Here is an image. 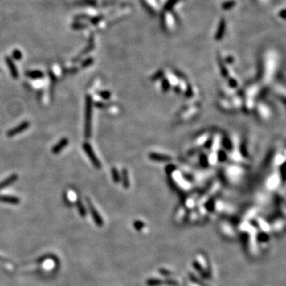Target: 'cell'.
Segmentation results:
<instances>
[{"label": "cell", "mask_w": 286, "mask_h": 286, "mask_svg": "<svg viewBox=\"0 0 286 286\" xmlns=\"http://www.w3.org/2000/svg\"><path fill=\"white\" fill-rule=\"evenodd\" d=\"M0 261H4V262H6V260L3 259V258H2V257H0Z\"/></svg>", "instance_id": "cell-24"}, {"label": "cell", "mask_w": 286, "mask_h": 286, "mask_svg": "<svg viewBox=\"0 0 286 286\" xmlns=\"http://www.w3.org/2000/svg\"><path fill=\"white\" fill-rule=\"evenodd\" d=\"M95 106H96L97 108H100V109H105L106 107H108V105L104 103H102V102H97L96 104H95Z\"/></svg>", "instance_id": "cell-21"}, {"label": "cell", "mask_w": 286, "mask_h": 286, "mask_svg": "<svg viewBox=\"0 0 286 286\" xmlns=\"http://www.w3.org/2000/svg\"><path fill=\"white\" fill-rule=\"evenodd\" d=\"M12 57H13V59L16 60H20L22 57V53H21V51L18 50V49H14V50L12 52Z\"/></svg>", "instance_id": "cell-16"}, {"label": "cell", "mask_w": 286, "mask_h": 286, "mask_svg": "<svg viewBox=\"0 0 286 286\" xmlns=\"http://www.w3.org/2000/svg\"><path fill=\"white\" fill-rule=\"evenodd\" d=\"M122 181L125 188H129L130 182H129L128 173H127V170H125V169H123L122 171Z\"/></svg>", "instance_id": "cell-11"}, {"label": "cell", "mask_w": 286, "mask_h": 286, "mask_svg": "<svg viewBox=\"0 0 286 286\" xmlns=\"http://www.w3.org/2000/svg\"><path fill=\"white\" fill-rule=\"evenodd\" d=\"M102 18H103V16H98V17L92 18V19H90V21L92 24H97Z\"/></svg>", "instance_id": "cell-22"}, {"label": "cell", "mask_w": 286, "mask_h": 286, "mask_svg": "<svg viewBox=\"0 0 286 286\" xmlns=\"http://www.w3.org/2000/svg\"><path fill=\"white\" fill-rule=\"evenodd\" d=\"M83 149H84L87 156L88 157L89 160H90L91 162L92 163L94 167L96 168V169H100L102 166L101 163H100L98 157H96V155L95 154V153H94V151H93V149H92V145H91L89 143L84 142L83 144Z\"/></svg>", "instance_id": "cell-2"}, {"label": "cell", "mask_w": 286, "mask_h": 286, "mask_svg": "<svg viewBox=\"0 0 286 286\" xmlns=\"http://www.w3.org/2000/svg\"><path fill=\"white\" fill-rule=\"evenodd\" d=\"M86 202L87 203H88V208L89 210H90L91 214H92V216L97 226L102 227L104 225V220H103V219L100 216V214H99L96 208L94 207V205H93V203H92V201L89 200L88 198H86Z\"/></svg>", "instance_id": "cell-3"}, {"label": "cell", "mask_w": 286, "mask_h": 286, "mask_svg": "<svg viewBox=\"0 0 286 286\" xmlns=\"http://www.w3.org/2000/svg\"><path fill=\"white\" fill-rule=\"evenodd\" d=\"M0 202L10 203V204H13V205H18L20 203V199L16 197V196L0 195Z\"/></svg>", "instance_id": "cell-9"}, {"label": "cell", "mask_w": 286, "mask_h": 286, "mask_svg": "<svg viewBox=\"0 0 286 286\" xmlns=\"http://www.w3.org/2000/svg\"><path fill=\"white\" fill-rule=\"evenodd\" d=\"M93 62H94V60H93V58H92V57H88V58L85 59V60H84L83 62H82V64H81V67H82V68H88V67H89V66L92 65V64H93Z\"/></svg>", "instance_id": "cell-15"}, {"label": "cell", "mask_w": 286, "mask_h": 286, "mask_svg": "<svg viewBox=\"0 0 286 286\" xmlns=\"http://www.w3.org/2000/svg\"><path fill=\"white\" fill-rule=\"evenodd\" d=\"M92 98L90 95H87L85 98V116H84V137L90 138L92 136Z\"/></svg>", "instance_id": "cell-1"}, {"label": "cell", "mask_w": 286, "mask_h": 286, "mask_svg": "<svg viewBox=\"0 0 286 286\" xmlns=\"http://www.w3.org/2000/svg\"><path fill=\"white\" fill-rule=\"evenodd\" d=\"M26 76L30 79H40L44 76V74L42 72L39 70H34V71H27L25 72Z\"/></svg>", "instance_id": "cell-10"}, {"label": "cell", "mask_w": 286, "mask_h": 286, "mask_svg": "<svg viewBox=\"0 0 286 286\" xmlns=\"http://www.w3.org/2000/svg\"><path fill=\"white\" fill-rule=\"evenodd\" d=\"M68 144V139L67 137H63L52 148V153L53 154H58L60 151L64 149Z\"/></svg>", "instance_id": "cell-7"}, {"label": "cell", "mask_w": 286, "mask_h": 286, "mask_svg": "<svg viewBox=\"0 0 286 286\" xmlns=\"http://www.w3.org/2000/svg\"><path fill=\"white\" fill-rule=\"evenodd\" d=\"M93 49H94V40H93V37L92 36L90 38V40H89L88 45H87V47L85 48L84 50L81 51V53H80L79 54L72 60V61H73V62H77V61H79L84 56H85L86 54L90 53L91 51Z\"/></svg>", "instance_id": "cell-5"}, {"label": "cell", "mask_w": 286, "mask_h": 286, "mask_svg": "<svg viewBox=\"0 0 286 286\" xmlns=\"http://www.w3.org/2000/svg\"><path fill=\"white\" fill-rule=\"evenodd\" d=\"M96 3V0H81L77 2V4L80 5H92V6H94Z\"/></svg>", "instance_id": "cell-19"}, {"label": "cell", "mask_w": 286, "mask_h": 286, "mask_svg": "<svg viewBox=\"0 0 286 286\" xmlns=\"http://www.w3.org/2000/svg\"><path fill=\"white\" fill-rule=\"evenodd\" d=\"M78 71H79V69H78L77 68L73 67V68H64V69H63L62 72L64 75H68V74L76 73V72H78Z\"/></svg>", "instance_id": "cell-17"}, {"label": "cell", "mask_w": 286, "mask_h": 286, "mask_svg": "<svg viewBox=\"0 0 286 286\" xmlns=\"http://www.w3.org/2000/svg\"><path fill=\"white\" fill-rule=\"evenodd\" d=\"M111 175H112L114 182L119 183L120 181V176H119V173L116 168L114 167L111 169Z\"/></svg>", "instance_id": "cell-14"}, {"label": "cell", "mask_w": 286, "mask_h": 286, "mask_svg": "<svg viewBox=\"0 0 286 286\" xmlns=\"http://www.w3.org/2000/svg\"><path fill=\"white\" fill-rule=\"evenodd\" d=\"M18 179V174H15V173L8 177L7 178L4 179L3 181L0 182V190H2V188H5L6 187L10 186V185H12L13 183H14L15 181H17Z\"/></svg>", "instance_id": "cell-8"}, {"label": "cell", "mask_w": 286, "mask_h": 286, "mask_svg": "<svg viewBox=\"0 0 286 286\" xmlns=\"http://www.w3.org/2000/svg\"><path fill=\"white\" fill-rule=\"evenodd\" d=\"M87 25L81 24V23H73L72 24V28L74 30H82V29L87 28Z\"/></svg>", "instance_id": "cell-20"}, {"label": "cell", "mask_w": 286, "mask_h": 286, "mask_svg": "<svg viewBox=\"0 0 286 286\" xmlns=\"http://www.w3.org/2000/svg\"><path fill=\"white\" fill-rule=\"evenodd\" d=\"M150 157L152 158V160L158 161H167L171 160V158L169 156H165V155H161V154H155L153 153L150 155Z\"/></svg>", "instance_id": "cell-12"}, {"label": "cell", "mask_w": 286, "mask_h": 286, "mask_svg": "<svg viewBox=\"0 0 286 286\" xmlns=\"http://www.w3.org/2000/svg\"><path fill=\"white\" fill-rule=\"evenodd\" d=\"M98 94L101 98L104 99V100H108L111 97V93L107 91H101V92H99Z\"/></svg>", "instance_id": "cell-18"}, {"label": "cell", "mask_w": 286, "mask_h": 286, "mask_svg": "<svg viewBox=\"0 0 286 286\" xmlns=\"http://www.w3.org/2000/svg\"><path fill=\"white\" fill-rule=\"evenodd\" d=\"M5 61H6V64H7L8 68H9L10 72V74H11L12 77L14 79H18L19 76L18 72L17 67L15 66L13 60H12L11 57H10L9 56H6L5 57Z\"/></svg>", "instance_id": "cell-6"}, {"label": "cell", "mask_w": 286, "mask_h": 286, "mask_svg": "<svg viewBox=\"0 0 286 286\" xmlns=\"http://www.w3.org/2000/svg\"><path fill=\"white\" fill-rule=\"evenodd\" d=\"M29 126H30V122L28 121H24V122H22L19 125H18L17 126H15L14 128L8 130L7 133H6V136L9 137H14L15 135H18V134L23 132L24 130H27L29 128Z\"/></svg>", "instance_id": "cell-4"}, {"label": "cell", "mask_w": 286, "mask_h": 286, "mask_svg": "<svg viewBox=\"0 0 286 286\" xmlns=\"http://www.w3.org/2000/svg\"><path fill=\"white\" fill-rule=\"evenodd\" d=\"M76 207H77L78 211H79V213H80V214L81 215V217H85V216H86V214H87L86 209H85L84 206V204L82 203V202L80 201V200H76Z\"/></svg>", "instance_id": "cell-13"}, {"label": "cell", "mask_w": 286, "mask_h": 286, "mask_svg": "<svg viewBox=\"0 0 286 286\" xmlns=\"http://www.w3.org/2000/svg\"><path fill=\"white\" fill-rule=\"evenodd\" d=\"M90 18L88 16H87V15H78L76 17V19H78V20H81V19H89Z\"/></svg>", "instance_id": "cell-23"}]
</instances>
